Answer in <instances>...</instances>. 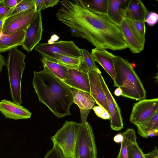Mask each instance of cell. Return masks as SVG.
Listing matches in <instances>:
<instances>
[{
	"instance_id": "6da1fadb",
	"label": "cell",
	"mask_w": 158,
	"mask_h": 158,
	"mask_svg": "<svg viewBox=\"0 0 158 158\" xmlns=\"http://www.w3.org/2000/svg\"><path fill=\"white\" fill-rule=\"evenodd\" d=\"M32 83L39 101L57 118L71 114L72 90L62 81L44 69L34 71Z\"/></svg>"
},
{
	"instance_id": "7a4b0ae2",
	"label": "cell",
	"mask_w": 158,
	"mask_h": 158,
	"mask_svg": "<svg viewBox=\"0 0 158 158\" xmlns=\"http://www.w3.org/2000/svg\"><path fill=\"white\" fill-rule=\"evenodd\" d=\"M114 86L120 88L121 95L136 101L144 99L146 92L136 72L128 60L119 56L114 58Z\"/></svg>"
},
{
	"instance_id": "3957f363",
	"label": "cell",
	"mask_w": 158,
	"mask_h": 158,
	"mask_svg": "<svg viewBox=\"0 0 158 158\" xmlns=\"http://www.w3.org/2000/svg\"><path fill=\"white\" fill-rule=\"evenodd\" d=\"M26 55L17 48L9 51L6 60L10 93L13 102L21 105V83L22 74L25 68Z\"/></svg>"
},
{
	"instance_id": "277c9868",
	"label": "cell",
	"mask_w": 158,
	"mask_h": 158,
	"mask_svg": "<svg viewBox=\"0 0 158 158\" xmlns=\"http://www.w3.org/2000/svg\"><path fill=\"white\" fill-rule=\"evenodd\" d=\"M81 123L66 121L51 138L53 144L61 151L64 158H76L75 149Z\"/></svg>"
},
{
	"instance_id": "5b68a950",
	"label": "cell",
	"mask_w": 158,
	"mask_h": 158,
	"mask_svg": "<svg viewBox=\"0 0 158 158\" xmlns=\"http://www.w3.org/2000/svg\"><path fill=\"white\" fill-rule=\"evenodd\" d=\"M86 119L81 118L76 143V158H97L93 129Z\"/></svg>"
},
{
	"instance_id": "8992f818",
	"label": "cell",
	"mask_w": 158,
	"mask_h": 158,
	"mask_svg": "<svg viewBox=\"0 0 158 158\" xmlns=\"http://www.w3.org/2000/svg\"><path fill=\"white\" fill-rule=\"evenodd\" d=\"M36 13L35 10L28 9L6 18L1 30V34L8 35L21 31H26Z\"/></svg>"
},
{
	"instance_id": "52a82bcc",
	"label": "cell",
	"mask_w": 158,
	"mask_h": 158,
	"mask_svg": "<svg viewBox=\"0 0 158 158\" xmlns=\"http://www.w3.org/2000/svg\"><path fill=\"white\" fill-rule=\"evenodd\" d=\"M35 49L42 55H49L54 53L77 58L81 56V49L72 40L41 43L35 47Z\"/></svg>"
},
{
	"instance_id": "ba28073f",
	"label": "cell",
	"mask_w": 158,
	"mask_h": 158,
	"mask_svg": "<svg viewBox=\"0 0 158 158\" xmlns=\"http://www.w3.org/2000/svg\"><path fill=\"white\" fill-rule=\"evenodd\" d=\"M158 111V98L143 99L134 104L130 121L136 126L149 120Z\"/></svg>"
},
{
	"instance_id": "9c48e42d",
	"label": "cell",
	"mask_w": 158,
	"mask_h": 158,
	"mask_svg": "<svg viewBox=\"0 0 158 158\" xmlns=\"http://www.w3.org/2000/svg\"><path fill=\"white\" fill-rule=\"evenodd\" d=\"M120 27L128 48L133 53H138L144 48L145 39L143 38L135 29L132 21L123 19Z\"/></svg>"
},
{
	"instance_id": "30bf717a",
	"label": "cell",
	"mask_w": 158,
	"mask_h": 158,
	"mask_svg": "<svg viewBox=\"0 0 158 158\" xmlns=\"http://www.w3.org/2000/svg\"><path fill=\"white\" fill-rule=\"evenodd\" d=\"M43 28L41 11H36L35 16L25 31L23 48L28 52L39 44L42 38Z\"/></svg>"
},
{
	"instance_id": "8fae6325",
	"label": "cell",
	"mask_w": 158,
	"mask_h": 158,
	"mask_svg": "<svg viewBox=\"0 0 158 158\" xmlns=\"http://www.w3.org/2000/svg\"><path fill=\"white\" fill-rule=\"evenodd\" d=\"M99 77L106 98L108 113L110 117L111 128L114 131H120L123 127L120 109L110 93L101 74H100Z\"/></svg>"
},
{
	"instance_id": "7c38bea8",
	"label": "cell",
	"mask_w": 158,
	"mask_h": 158,
	"mask_svg": "<svg viewBox=\"0 0 158 158\" xmlns=\"http://www.w3.org/2000/svg\"><path fill=\"white\" fill-rule=\"evenodd\" d=\"M63 82L70 88L81 90L90 94L88 74L77 69L68 68L67 76Z\"/></svg>"
},
{
	"instance_id": "4fadbf2b",
	"label": "cell",
	"mask_w": 158,
	"mask_h": 158,
	"mask_svg": "<svg viewBox=\"0 0 158 158\" xmlns=\"http://www.w3.org/2000/svg\"><path fill=\"white\" fill-rule=\"evenodd\" d=\"M100 74H101V72L95 70L89 71L87 73L90 84V95L95 103L108 112L106 98L100 79Z\"/></svg>"
},
{
	"instance_id": "5bb4252c",
	"label": "cell",
	"mask_w": 158,
	"mask_h": 158,
	"mask_svg": "<svg viewBox=\"0 0 158 158\" xmlns=\"http://www.w3.org/2000/svg\"><path fill=\"white\" fill-rule=\"evenodd\" d=\"M0 111L6 118L15 120L30 118L32 114L23 106L5 99L0 102Z\"/></svg>"
},
{
	"instance_id": "9a60e30c",
	"label": "cell",
	"mask_w": 158,
	"mask_h": 158,
	"mask_svg": "<svg viewBox=\"0 0 158 158\" xmlns=\"http://www.w3.org/2000/svg\"><path fill=\"white\" fill-rule=\"evenodd\" d=\"M91 54L94 61L99 63L114 81L115 77L114 58L115 55L106 49L98 47L92 49Z\"/></svg>"
},
{
	"instance_id": "2e32d148",
	"label": "cell",
	"mask_w": 158,
	"mask_h": 158,
	"mask_svg": "<svg viewBox=\"0 0 158 158\" xmlns=\"http://www.w3.org/2000/svg\"><path fill=\"white\" fill-rule=\"evenodd\" d=\"M148 14V10L141 1L128 0L124 9L123 19L145 22Z\"/></svg>"
},
{
	"instance_id": "e0dca14e",
	"label": "cell",
	"mask_w": 158,
	"mask_h": 158,
	"mask_svg": "<svg viewBox=\"0 0 158 158\" xmlns=\"http://www.w3.org/2000/svg\"><path fill=\"white\" fill-rule=\"evenodd\" d=\"M108 1L107 16L111 21L120 26L123 19L124 9L128 0Z\"/></svg>"
},
{
	"instance_id": "ac0fdd59",
	"label": "cell",
	"mask_w": 158,
	"mask_h": 158,
	"mask_svg": "<svg viewBox=\"0 0 158 158\" xmlns=\"http://www.w3.org/2000/svg\"><path fill=\"white\" fill-rule=\"evenodd\" d=\"M25 31H21L8 35H0V53L22 45L24 41Z\"/></svg>"
},
{
	"instance_id": "d6986e66",
	"label": "cell",
	"mask_w": 158,
	"mask_h": 158,
	"mask_svg": "<svg viewBox=\"0 0 158 158\" xmlns=\"http://www.w3.org/2000/svg\"><path fill=\"white\" fill-rule=\"evenodd\" d=\"M74 103L79 107L80 111L90 110L94 106L95 102L89 94L83 91L72 90Z\"/></svg>"
},
{
	"instance_id": "ffe728a7",
	"label": "cell",
	"mask_w": 158,
	"mask_h": 158,
	"mask_svg": "<svg viewBox=\"0 0 158 158\" xmlns=\"http://www.w3.org/2000/svg\"><path fill=\"white\" fill-rule=\"evenodd\" d=\"M41 61L44 69L63 81L65 79L68 73L67 67L61 64L47 60L43 57Z\"/></svg>"
},
{
	"instance_id": "44dd1931",
	"label": "cell",
	"mask_w": 158,
	"mask_h": 158,
	"mask_svg": "<svg viewBox=\"0 0 158 158\" xmlns=\"http://www.w3.org/2000/svg\"><path fill=\"white\" fill-rule=\"evenodd\" d=\"M46 59L61 64L68 68L77 69L80 58H77L53 53L49 55H42Z\"/></svg>"
},
{
	"instance_id": "7402d4cb",
	"label": "cell",
	"mask_w": 158,
	"mask_h": 158,
	"mask_svg": "<svg viewBox=\"0 0 158 158\" xmlns=\"http://www.w3.org/2000/svg\"><path fill=\"white\" fill-rule=\"evenodd\" d=\"M77 69L87 74L89 72L93 70L101 72L93 60L91 53L85 49H81L80 63Z\"/></svg>"
},
{
	"instance_id": "603a6c76",
	"label": "cell",
	"mask_w": 158,
	"mask_h": 158,
	"mask_svg": "<svg viewBox=\"0 0 158 158\" xmlns=\"http://www.w3.org/2000/svg\"><path fill=\"white\" fill-rule=\"evenodd\" d=\"M123 139L121 143L120 148L117 158H129L128 148L136 142V136L135 130L132 128H127L122 133Z\"/></svg>"
},
{
	"instance_id": "cb8c5ba5",
	"label": "cell",
	"mask_w": 158,
	"mask_h": 158,
	"mask_svg": "<svg viewBox=\"0 0 158 158\" xmlns=\"http://www.w3.org/2000/svg\"><path fill=\"white\" fill-rule=\"evenodd\" d=\"M85 7L94 13L106 15H107L108 0H82Z\"/></svg>"
},
{
	"instance_id": "d4e9b609",
	"label": "cell",
	"mask_w": 158,
	"mask_h": 158,
	"mask_svg": "<svg viewBox=\"0 0 158 158\" xmlns=\"http://www.w3.org/2000/svg\"><path fill=\"white\" fill-rule=\"evenodd\" d=\"M138 134L145 138H148L147 134L149 131L158 129V111L149 120L136 125Z\"/></svg>"
},
{
	"instance_id": "484cf974",
	"label": "cell",
	"mask_w": 158,
	"mask_h": 158,
	"mask_svg": "<svg viewBox=\"0 0 158 158\" xmlns=\"http://www.w3.org/2000/svg\"><path fill=\"white\" fill-rule=\"evenodd\" d=\"M30 9L36 10L35 0H22L14 7L10 10L8 13L6 18L15 14Z\"/></svg>"
},
{
	"instance_id": "4316f807",
	"label": "cell",
	"mask_w": 158,
	"mask_h": 158,
	"mask_svg": "<svg viewBox=\"0 0 158 158\" xmlns=\"http://www.w3.org/2000/svg\"><path fill=\"white\" fill-rule=\"evenodd\" d=\"M128 151L129 158H145L144 154L139 147L137 142L128 146Z\"/></svg>"
},
{
	"instance_id": "83f0119b",
	"label": "cell",
	"mask_w": 158,
	"mask_h": 158,
	"mask_svg": "<svg viewBox=\"0 0 158 158\" xmlns=\"http://www.w3.org/2000/svg\"><path fill=\"white\" fill-rule=\"evenodd\" d=\"M44 158H64L61 150L55 145L48 151Z\"/></svg>"
},
{
	"instance_id": "f1b7e54d",
	"label": "cell",
	"mask_w": 158,
	"mask_h": 158,
	"mask_svg": "<svg viewBox=\"0 0 158 158\" xmlns=\"http://www.w3.org/2000/svg\"><path fill=\"white\" fill-rule=\"evenodd\" d=\"M132 23L137 31L143 38L145 39V22L143 21L135 20L132 21Z\"/></svg>"
},
{
	"instance_id": "f546056e",
	"label": "cell",
	"mask_w": 158,
	"mask_h": 158,
	"mask_svg": "<svg viewBox=\"0 0 158 158\" xmlns=\"http://www.w3.org/2000/svg\"><path fill=\"white\" fill-rule=\"evenodd\" d=\"M98 117L104 119H110V117L108 112L104 108L100 106H94L92 108Z\"/></svg>"
},
{
	"instance_id": "4dcf8cb0",
	"label": "cell",
	"mask_w": 158,
	"mask_h": 158,
	"mask_svg": "<svg viewBox=\"0 0 158 158\" xmlns=\"http://www.w3.org/2000/svg\"><path fill=\"white\" fill-rule=\"evenodd\" d=\"M158 21V15L156 13L151 12L148 14L145 19L147 24L150 26L155 24Z\"/></svg>"
},
{
	"instance_id": "1f68e13d",
	"label": "cell",
	"mask_w": 158,
	"mask_h": 158,
	"mask_svg": "<svg viewBox=\"0 0 158 158\" xmlns=\"http://www.w3.org/2000/svg\"><path fill=\"white\" fill-rule=\"evenodd\" d=\"M11 9L10 7L5 5L2 0H0V20H4Z\"/></svg>"
},
{
	"instance_id": "d6a6232c",
	"label": "cell",
	"mask_w": 158,
	"mask_h": 158,
	"mask_svg": "<svg viewBox=\"0 0 158 158\" xmlns=\"http://www.w3.org/2000/svg\"><path fill=\"white\" fill-rule=\"evenodd\" d=\"M21 1L22 0H2L5 5L11 8L14 7Z\"/></svg>"
},
{
	"instance_id": "836d02e7",
	"label": "cell",
	"mask_w": 158,
	"mask_h": 158,
	"mask_svg": "<svg viewBox=\"0 0 158 158\" xmlns=\"http://www.w3.org/2000/svg\"><path fill=\"white\" fill-rule=\"evenodd\" d=\"M35 10L36 11H41L45 9V6L44 0H35Z\"/></svg>"
},
{
	"instance_id": "e575fe53",
	"label": "cell",
	"mask_w": 158,
	"mask_h": 158,
	"mask_svg": "<svg viewBox=\"0 0 158 158\" xmlns=\"http://www.w3.org/2000/svg\"><path fill=\"white\" fill-rule=\"evenodd\" d=\"M145 158H158V150L157 147L155 146L154 149L151 152L145 154Z\"/></svg>"
},
{
	"instance_id": "d590c367",
	"label": "cell",
	"mask_w": 158,
	"mask_h": 158,
	"mask_svg": "<svg viewBox=\"0 0 158 158\" xmlns=\"http://www.w3.org/2000/svg\"><path fill=\"white\" fill-rule=\"evenodd\" d=\"M45 4V8L52 7L56 5L59 2V0H44Z\"/></svg>"
},
{
	"instance_id": "8d00e7d4",
	"label": "cell",
	"mask_w": 158,
	"mask_h": 158,
	"mask_svg": "<svg viewBox=\"0 0 158 158\" xmlns=\"http://www.w3.org/2000/svg\"><path fill=\"white\" fill-rule=\"evenodd\" d=\"M123 139V136L122 133H119L116 135L113 138V140L117 143H121Z\"/></svg>"
},
{
	"instance_id": "74e56055",
	"label": "cell",
	"mask_w": 158,
	"mask_h": 158,
	"mask_svg": "<svg viewBox=\"0 0 158 158\" xmlns=\"http://www.w3.org/2000/svg\"><path fill=\"white\" fill-rule=\"evenodd\" d=\"M6 65L4 57L0 53V75L3 67Z\"/></svg>"
},
{
	"instance_id": "f35d334b",
	"label": "cell",
	"mask_w": 158,
	"mask_h": 158,
	"mask_svg": "<svg viewBox=\"0 0 158 158\" xmlns=\"http://www.w3.org/2000/svg\"><path fill=\"white\" fill-rule=\"evenodd\" d=\"M122 93V90L119 88H118L116 89L114 92L115 95L117 96L121 95Z\"/></svg>"
},
{
	"instance_id": "ab89813d",
	"label": "cell",
	"mask_w": 158,
	"mask_h": 158,
	"mask_svg": "<svg viewBox=\"0 0 158 158\" xmlns=\"http://www.w3.org/2000/svg\"><path fill=\"white\" fill-rule=\"evenodd\" d=\"M4 20H0V34H1V30Z\"/></svg>"
},
{
	"instance_id": "60d3db41",
	"label": "cell",
	"mask_w": 158,
	"mask_h": 158,
	"mask_svg": "<svg viewBox=\"0 0 158 158\" xmlns=\"http://www.w3.org/2000/svg\"><path fill=\"white\" fill-rule=\"evenodd\" d=\"M1 35V34H0V35Z\"/></svg>"
},
{
	"instance_id": "b9f144b4",
	"label": "cell",
	"mask_w": 158,
	"mask_h": 158,
	"mask_svg": "<svg viewBox=\"0 0 158 158\" xmlns=\"http://www.w3.org/2000/svg\"></svg>"
}]
</instances>
